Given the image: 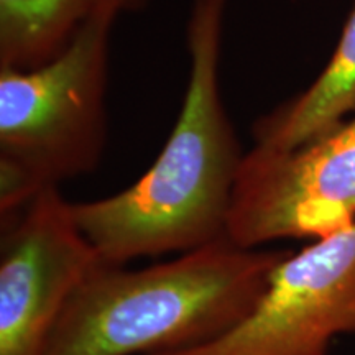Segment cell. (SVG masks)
I'll return each instance as SVG.
<instances>
[{"label": "cell", "mask_w": 355, "mask_h": 355, "mask_svg": "<svg viewBox=\"0 0 355 355\" xmlns=\"http://www.w3.org/2000/svg\"><path fill=\"white\" fill-rule=\"evenodd\" d=\"M355 112V6L316 81L254 123V148L286 153L321 139Z\"/></svg>", "instance_id": "52a82bcc"}, {"label": "cell", "mask_w": 355, "mask_h": 355, "mask_svg": "<svg viewBox=\"0 0 355 355\" xmlns=\"http://www.w3.org/2000/svg\"><path fill=\"white\" fill-rule=\"evenodd\" d=\"M117 19L89 20L68 50L37 69L0 68V214L99 165Z\"/></svg>", "instance_id": "3957f363"}, {"label": "cell", "mask_w": 355, "mask_h": 355, "mask_svg": "<svg viewBox=\"0 0 355 355\" xmlns=\"http://www.w3.org/2000/svg\"><path fill=\"white\" fill-rule=\"evenodd\" d=\"M355 334V222L290 254L248 316L196 349L150 355H327Z\"/></svg>", "instance_id": "8992f818"}, {"label": "cell", "mask_w": 355, "mask_h": 355, "mask_svg": "<svg viewBox=\"0 0 355 355\" xmlns=\"http://www.w3.org/2000/svg\"><path fill=\"white\" fill-rule=\"evenodd\" d=\"M288 250L227 237L144 270L102 263L73 293L43 355H150L219 339L254 311Z\"/></svg>", "instance_id": "7a4b0ae2"}, {"label": "cell", "mask_w": 355, "mask_h": 355, "mask_svg": "<svg viewBox=\"0 0 355 355\" xmlns=\"http://www.w3.org/2000/svg\"><path fill=\"white\" fill-rule=\"evenodd\" d=\"M102 263L60 186L2 214L0 355H43L73 293Z\"/></svg>", "instance_id": "5b68a950"}, {"label": "cell", "mask_w": 355, "mask_h": 355, "mask_svg": "<svg viewBox=\"0 0 355 355\" xmlns=\"http://www.w3.org/2000/svg\"><path fill=\"white\" fill-rule=\"evenodd\" d=\"M227 0H193L189 79L170 139L144 176L110 198L73 204L84 237L107 265L191 252L227 237L242 153L220 92Z\"/></svg>", "instance_id": "6da1fadb"}, {"label": "cell", "mask_w": 355, "mask_h": 355, "mask_svg": "<svg viewBox=\"0 0 355 355\" xmlns=\"http://www.w3.org/2000/svg\"><path fill=\"white\" fill-rule=\"evenodd\" d=\"M355 222V112L286 153L252 148L235 184L227 235L245 248L321 239Z\"/></svg>", "instance_id": "277c9868"}, {"label": "cell", "mask_w": 355, "mask_h": 355, "mask_svg": "<svg viewBox=\"0 0 355 355\" xmlns=\"http://www.w3.org/2000/svg\"><path fill=\"white\" fill-rule=\"evenodd\" d=\"M150 0H0V68L37 69L69 48L102 13L139 12Z\"/></svg>", "instance_id": "ba28073f"}]
</instances>
